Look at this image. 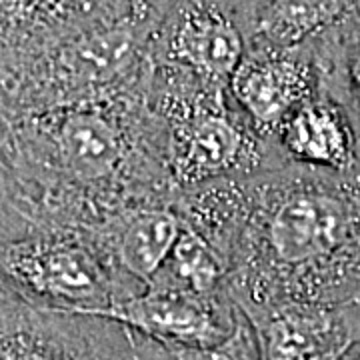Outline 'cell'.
I'll return each mask as SVG.
<instances>
[{
    "label": "cell",
    "instance_id": "9a60e30c",
    "mask_svg": "<svg viewBox=\"0 0 360 360\" xmlns=\"http://www.w3.org/2000/svg\"><path fill=\"white\" fill-rule=\"evenodd\" d=\"M321 92L347 112L360 150V18L309 42Z\"/></svg>",
    "mask_w": 360,
    "mask_h": 360
},
{
    "label": "cell",
    "instance_id": "8992f818",
    "mask_svg": "<svg viewBox=\"0 0 360 360\" xmlns=\"http://www.w3.org/2000/svg\"><path fill=\"white\" fill-rule=\"evenodd\" d=\"M0 360H172L118 322L44 310L0 284Z\"/></svg>",
    "mask_w": 360,
    "mask_h": 360
},
{
    "label": "cell",
    "instance_id": "e0dca14e",
    "mask_svg": "<svg viewBox=\"0 0 360 360\" xmlns=\"http://www.w3.org/2000/svg\"><path fill=\"white\" fill-rule=\"evenodd\" d=\"M30 231L32 222L26 217L22 196L11 167L8 120L0 110V243L14 240Z\"/></svg>",
    "mask_w": 360,
    "mask_h": 360
},
{
    "label": "cell",
    "instance_id": "30bf717a",
    "mask_svg": "<svg viewBox=\"0 0 360 360\" xmlns=\"http://www.w3.org/2000/svg\"><path fill=\"white\" fill-rule=\"evenodd\" d=\"M101 319L118 322L162 347H214L232 335L240 312L229 296L205 298L146 286Z\"/></svg>",
    "mask_w": 360,
    "mask_h": 360
},
{
    "label": "cell",
    "instance_id": "2e32d148",
    "mask_svg": "<svg viewBox=\"0 0 360 360\" xmlns=\"http://www.w3.org/2000/svg\"><path fill=\"white\" fill-rule=\"evenodd\" d=\"M229 262L214 246L182 222V232L167 262L148 286L184 295L217 298L226 296Z\"/></svg>",
    "mask_w": 360,
    "mask_h": 360
},
{
    "label": "cell",
    "instance_id": "ac0fdd59",
    "mask_svg": "<svg viewBox=\"0 0 360 360\" xmlns=\"http://www.w3.org/2000/svg\"><path fill=\"white\" fill-rule=\"evenodd\" d=\"M172 360H262L257 335L250 322L240 314L232 335L214 347H167Z\"/></svg>",
    "mask_w": 360,
    "mask_h": 360
},
{
    "label": "cell",
    "instance_id": "5bb4252c",
    "mask_svg": "<svg viewBox=\"0 0 360 360\" xmlns=\"http://www.w3.org/2000/svg\"><path fill=\"white\" fill-rule=\"evenodd\" d=\"M360 18V0H246L248 46H304Z\"/></svg>",
    "mask_w": 360,
    "mask_h": 360
},
{
    "label": "cell",
    "instance_id": "3957f363",
    "mask_svg": "<svg viewBox=\"0 0 360 360\" xmlns=\"http://www.w3.org/2000/svg\"><path fill=\"white\" fill-rule=\"evenodd\" d=\"M148 103L167 134V170L174 193L248 179L286 162L236 108L231 90L150 65Z\"/></svg>",
    "mask_w": 360,
    "mask_h": 360
},
{
    "label": "cell",
    "instance_id": "4fadbf2b",
    "mask_svg": "<svg viewBox=\"0 0 360 360\" xmlns=\"http://www.w3.org/2000/svg\"><path fill=\"white\" fill-rule=\"evenodd\" d=\"M286 165L352 172L360 168L356 132L347 112L326 94H316L290 116L276 136Z\"/></svg>",
    "mask_w": 360,
    "mask_h": 360
},
{
    "label": "cell",
    "instance_id": "ba28073f",
    "mask_svg": "<svg viewBox=\"0 0 360 360\" xmlns=\"http://www.w3.org/2000/svg\"><path fill=\"white\" fill-rule=\"evenodd\" d=\"M321 94L310 44L276 49L250 44L231 80V96L258 136L276 146V136L296 110Z\"/></svg>",
    "mask_w": 360,
    "mask_h": 360
},
{
    "label": "cell",
    "instance_id": "9c48e42d",
    "mask_svg": "<svg viewBox=\"0 0 360 360\" xmlns=\"http://www.w3.org/2000/svg\"><path fill=\"white\" fill-rule=\"evenodd\" d=\"M155 14L150 0H0V77L92 26Z\"/></svg>",
    "mask_w": 360,
    "mask_h": 360
},
{
    "label": "cell",
    "instance_id": "d6986e66",
    "mask_svg": "<svg viewBox=\"0 0 360 360\" xmlns=\"http://www.w3.org/2000/svg\"><path fill=\"white\" fill-rule=\"evenodd\" d=\"M162 2H167V0H150V6H153V13H155L156 8H158V6H160Z\"/></svg>",
    "mask_w": 360,
    "mask_h": 360
},
{
    "label": "cell",
    "instance_id": "5b68a950",
    "mask_svg": "<svg viewBox=\"0 0 360 360\" xmlns=\"http://www.w3.org/2000/svg\"><path fill=\"white\" fill-rule=\"evenodd\" d=\"M0 284L39 309L89 316L142 292L78 226H40L0 243Z\"/></svg>",
    "mask_w": 360,
    "mask_h": 360
},
{
    "label": "cell",
    "instance_id": "52a82bcc",
    "mask_svg": "<svg viewBox=\"0 0 360 360\" xmlns=\"http://www.w3.org/2000/svg\"><path fill=\"white\" fill-rule=\"evenodd\" d=\"M248 42L246 0H170L156 14L148 58L156 68L231 90Z\"/></svg>",
    "mask_w": 360,
    "mask_h": 360
},
{
    "label": "cell",
    "instance_id": "7c38bea8",
    "mask_svg": "<svg viewBox=\"0 0 360 360\" xmlns=\"http://www.w3.org/2000/svg\"><path fill=\"white\" fill-rule=\"evenodd\" d=\"M176 196L122 208L86 229L112 269L142 290L162 269L182 232Z\"/></svg>",
    "mask_w": 360,
    "mask_h": 360
},
{
    "label": "cell",
    "instance_id": "6da1fadb",
    "mask_svg": "<svg viewBox=\"0 0 360 360\" xmlns=\"http://www.w3.org/2000/svg\"><path fill=\"white\" fill-rule=\"evenodd\" d=\"M176 205L226 258V296L245 319L360 302V168L284 165L179 193Z\"/></svg>",
    "mask_w": 360,
    "mask_h": 360
},
{
    "label": "cell",
    "instance_id": "8fae6325",
    "mask_svg": "<svg viewBox=\"0 0 360 360\" xmlns=\"http://www.w3.org/2000/svg\"><path fill=\"white\" fill-rule=\"evenodd\" d=\"M262 360H338L360 345V302L288 304L246 319Z\"/></svg>",
    "mask_w": 360,
    "mask_h": 360
},
{
    "label": "cell",
    "instance_id": "277c9868",
    "mask_svg": "<svg viewBox=\"0 0 360 360\" xmlns=\"http://www.w3.org/2000/svg\"><path fill=\"white\" fill-rule=\"evenodd\" d=\"M155 20V14H134L56 42L0 77V110H51L139 86L150 72L148 44Z\"/></svg>",
    "mask_w": 360,
    "mask_h": 360
},
{
    "label": "cell",
    "instance_id": "ffe728a7",
    "mask_svg": "<svg viewBox=\"0 0 360 360\" xmlns=\"http://www.w3.org/2000/svg\"><path fill=\"white\" fill-rule=\"evenodd\" d=\"M338 360H340V359H338Z\"/></svg>",
    "mask_w": 360,
    "mask_h": 360
},
{
    "label": "cell",
    "instance_id": "7a4b0ae2",
    "mask_svg": "<svg viewBox=\"0 0 360 360\" xmlns=\"http://www.w3.org/2000/svg\"><path fill=\"white\" fill-rule=\"evenodd\" d=\"M146 86L148 78L98 101L6 115L11 167L32 231L90 229L122 208L179 194Z\"/></svg>",
    "mask_w": 360,
    "mask_h": 360
}]
</instances>
